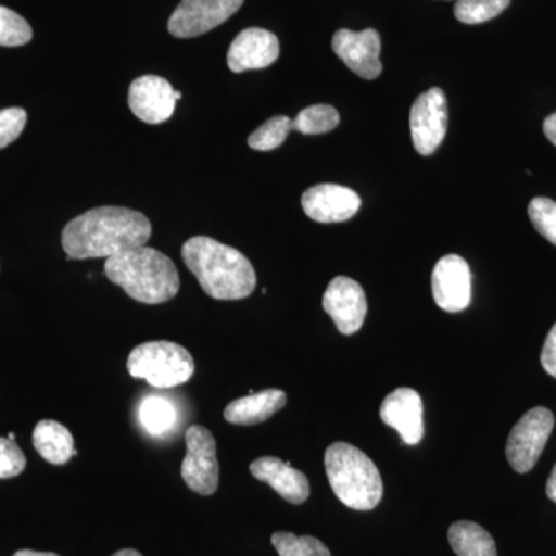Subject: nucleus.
I'll use <instances>...</instances> for the list:
<instances>
[{"label":"nucleus","mask_w":556,"mask_h":556,"mask_svg":"<svg viewBox=\"0 0 556 556\" xmlns=\"http://www.w3.org/2000/svg\"><path fill=\"white\" fill-rule=\"evenodd\" d=\"M152 225L144 214L127 207L90 208L62 230V248L68 260L109 258L129 249L146 247Z\"/></svg>","instance_id":"f257e3e1"},{"label":"nucleus","mask_w":556,"mask_h":556,"mask_svg":"<svg viewBox=\"0 0 556 556\" xmlns=\"http://www.w3.org/2000/svg\"><path fill=\"white\" fill-rule=\"evenodd\" d=\"M181 255L208 298L247 299L257 287L254 266L239 249L208 237H192L182 247Z\"/></svg>","instance_id":"f03ea898"},{"label":"nucleus","mask_w":556,"mask_h":556,"mask_svg":"<svg viewBox=\"0 0 556 556\" xmlns=\"http://www.w3.org/2000/svg\"><path fill=\"white\" fill-rule=\"evenodd\" d=\"M104 270L112 283L146 305L169 302L179 291L177 266L153 248L139 247L113 255L105 260Z\"/></svg>","instance_id":"7ed1b4c3"},{"label":"nucleus","mask_w":556,"mask_h":556,"mask_svg":"<svg viewBox=\"0 0 556 556\" xmlns=\"http://www.w3.org/2000/svg\"><path fill=\"white\" fill-rule=\"evenodd\" d=\"M325 470L332 492L346 507L368 511L379 506L382 477L362 450L348 442H334L325 452Z\"/></svg>","instance_id":"20e7f679"},{"label":"nucleus","mask_w":556,"mask_h":556,"mask_svg":"<svg viewBox=\"0 0 556 556\" xmlns=\"http://www.w3.org/2000/svg\"><path fill=\"white\" fill-rule=\"evenodd\" d=\"M131 378L155 388H174L188 382L195 372L192 354L178 343L146 342L135 346L127 358Z\"/></svg>","instance_id":"39448f33"},{"label":"nucleus","mask_w":556,"mask_h":556,"mask_svg":"<svg viewBox=\"0 0 556 556\" xmlns=\"http://www.w3.org/2000/svg\"><path fill=\"white\" fill-rule=\"evenodd\" d=\"M555 427L554 413L544 407L529 409L511 428L506 445L508 464L517 473H529L536 466Z\"/></svg>","instance_id":"423d86ee"},{"label":"nucleus","mask_w":556,"mask_h":556,"mask_svg":"<svg viewBox=\"0 0 556 556\" xmlns=\"http://www.w3.org/2000/svg\"><path fill=\"white\" fill-rule=\"evenodd\" d=\"M185 460L181 464V478L192 492L211 496L217 492L219 466L217 442L207 428L192 426L186 431Z\"/></svg>","instance_id":"0eeeda50"},{"label":"nucleus","mask_w":556,"mask_h":556,"mask_svg":"<svg viewBox=\"0 0 556 556\" xmlns=\"http://www.w3.org/2000/svg\"><path fill=\"white\" fill-rule=\"evenodd\" d=\"M448 126L447 98L439 87L419 94L409 113V130L416 152L430 156L444 141Z\"/></svg>","instance_id":"6e6552de"},{"label":"nucleus","mask_w":556,"mask_h":556,"mask_svg":"<svg viewBox=\"0 0 556 556\" xmlns=\"http://www.w3.org/2000/svg\"><path fill=\"white\" fill-rule=\"evenodd\" d=\"M244 0H181L169 20L172 36L197 38L225 24L240 10Z\"/></svg>","instance_id":"1a4fd4ad"},{"label":"nucleus","mask_w":556,"mask_h":556,"mask_svg":"<svg viewBox=\"0 0 556 556\" xmlns=\"http://www.w3.org/2000/svg\"><path fill=\"white\" fill-rule=\"evenodd\" d=\"M324 309L343 336L356 334L364 327L368 303L364 288L350 277L332 278L324 295Z\"/></svg>","instance_id":"9d476101"},{"label":"nucleus","mask_w":556,"mask_h":556,"mask_svg":"<svg viewBox=\"0 0 556 556\" xmlns=\"http://www.w3.org/2000/svg\"><path fill=\"white\" fill-rule=\"evenodd\" d=\"M434 302L445 313H460L471 303L470 266L459 255L442 257L431 274Z\"/></svg>","instance_id":"9b49d317"},{"label":"nucleus","mask_w":556,"mask_h":556,"mask_svg":"<svg viewBox=\"0 0 556 556\" xmlns=\"http://www.w3.org/2000/svg\"><path fill=\"white\" fill-rule=\"evenodd\" d=\"M379 33L368 28L364 31H351L343 28L332 36V51L358 78L376 79L382 73L380 62Z\"/></svg>","instance_id":"f8f14e48"},{"label":"nucleus","mask_w":556,"mask_h":556,"mask_svg":"<svg viewBox=\"0 0 556 556\" xmlns=\"http://www.w3.org/2000/svg\"><path fill=\"white\" fill-rule=\"evenodd\" d=\"M380 419L397 431L404 444L417 445L424 439L422 397L413 388H397L388 394L380 407Z\"/></svg>","instance_id":"ddd939ff"},{"label":"nucleus","mask_w":556,"mask_h":556,"mask_svg":"<svg viewBox=\"0 0 556 556\" xmlns=\"http://www.w3.org/2000/svg\"><path fill=\"white\" fill-rule=\"evenodd\" d=\"M362 200L356 190L339 185L313 186L303 193L305 214L317 223H342L353 218L361 208Z\"/></svg>","instance_id":"4468645a"},{"label":"nucleus","mask_w":556,"mask_h":556,"mask_svg":"<svg viewBox=\"0 0 556 556\" xmlns=\"http://www.w3.org/2000/svg\"><path fill=\"white\" fill-rule=\"evenodd\" d=\"M175 90L169 80L148 75L135 79L129 89V108L148 124L166 123L174 115Z\"/></svg>","instance_id":"2eb2a0df"},{"label":"nucleus","mask_w":556,"mask_h":556,"mask_svg":"<svg viewBox=\"0 0 556 556\" xmlns=\"http://www.w3.org/2000/svg\"><path fill=\"white\" fill-rule=\"evenodd\" d=\"M280 42L277 36L263 28H248L230 43L228 65L233 73L269 67L278 60Z\"/></svg>","instance_id":"dca6fc26"},{"label":"nucleus","mask_w":556,"mask_h":556,"mask_svg":"<svg viewBox=\"0 0 556 556\" xmlns=\"http://www.w3.org/2000/svg\"><path fill=\"white\" fill-rule=\"evenodd\" d=\"M249 470L252 477L273 486L289 504L299 506L309 497L311 486L306 475L276 456L258 457Z\"/></svg>","instance_id":"f3484780"},{"label":"nucleus","mask_w":556,"mask_h":556,"mask_svg":"<svg viewBox=\"0 0 556 556\" xmlns=\"http://www.w3.org/2000/svg\"><path fill=\"white\" fill-rule=\"evenodd\" d=\"M287 401L285 391L268 388L230 402L225 409V419L233 426H257L283 409Z\"/></svg>","instance_id":"a211bd4d"},{"label":"nucleus","mask_w":556,"mask_h":556,"mask_svg":"<svg viewBox=\"0 0 556 556\" xmlns=\"http://www.w3.org/2000/svg\"><path fill=\"white\" fill-rule=\"evenodd\" d=\"M33 445L36 452L53 466H64L73 456L78 455L73 434L67 427L56 420H40L33 431Z\"/></svg>","instance_id":"6ab92c4d"},{"label":"nucleus","mask_w":556,"mask_h":556,"mask_svg":"<svg viewBox=\"0 0 556 556\" xmlns=\"http://www.w3.org/2000/svg\"><path fill=\"white\" fill-rule=\"evenodd\" d=\"M448 541L457 556H497L495 540L473 521L450 526Z\"/></svg>","instance_id":"aec40b11"},{"label":"nucleus","mask_w":556,"mask_h":556,"mask_svg":"<svg viewBox=\"0 0 556 556\" xmlns=\"http://www.w3.org/2000/svg\"><path fill=\"white\" fill-rule=\"evenodd\" d=\"M139 422L152 437L169 433L177 422V409L167 399L150 396L142 399L138 409Z\"/></svg>","instance_id":"412c9836"},{"label":"nucleus","mask_w":556,"mask_h":556,"mask_svg":"<svg viewBox=\"0 0 556 556\" xmlns=\"http://www.w3.org/2000/svg\"><path fill=\"white\" fill-rule=\"evenodd\" d=\"M338 110L328 104L311 105L299 113L292 121V130L303 135H321L334 130L339 126Z\"/></svg>","instance_id":"4be33fe9"},{"label":"nucleus","mask_w":556,"mask_h":556,"mask_svg":"<svg viewBox=\"0 0 556 556\" xmlns=\"http://www.w3.org/2000/svg\"><path fill=\"white\" fill-rule=\"evenodd\" d=\"M273 546L278 556H331L329 548L314 536H298L291 532L274 533Z\"/></svg>","instance_id":"5701e85b"},{"label":"nucleus","mask_w":556,"mask_h":556,"mask_svg":"<svg viewBox=\"0 0 556 556\" xmlns=\"http://www.w3.org/2000/svg\"><path fill=\"white\" fill-rule=\"evenodd\" d=\"M292 130V119L288 116L278 115L266 121L257 130L252 131L248 139L249 148L260 150V152H269L280 148L287 141L289 131Z\"/></svg>","instance_id":"b1692460"},{"label":"nucleus","mask_w":556,"mask_h":556,"mask_svg":"<svg viewBox=\"0 0 556 556\" xmlns=\"http://www.w3.org/2000/svg\"><path fill=\"white\" fill-rule=\"evenodd\" d=\"M508 5L510 0H457L455 16L463 24H484L500 16Z\"/></svg>","instance_id":"393cba45"},{"label":"nucleus","mask_w":556,"mask_h":556,"mask_svg":"<svg viewBox=\"0 0 556 556\" xmlns=\"http://www.w3.org/2000/svg\"><path fill=\"white\" fill-rule=\"evenodd\" d=\"M31 38L30 24L16 11L0 7V46L21 47L30 42Z\"/></svg>","instance_id":"a878e982"},{"label":"nucleus","mask_w":556,"mask_h":556,"mask_svg":"<svg viewBox=\"0 0 556 556\" xmlns=\"http://www.w3.org/2000/svg\"><path fill=\"white\" fill-rule=\"evenodd\" d=\"M529 217L533 228L556 247V203L546 197L530 201Z\"/></svg>","instance_id":"bb28decb"},{"label":"nucleus","mask_w":556,"mask_h":556,"mask_svg":"<svg viewBox=\"0 0 556 556\" xmlns=\"http://www.w3.org/2000/svg\"><path fill=\"white\" fill-rule=\"evenodd\" d=\"M27 466V457L16 442L0 438V479L20 477Z\"/></svg>","instance_id":"cd10ccee"},{"label":"nucleus","mask_w":556,"mask_h":556,"mask_svg":"<svg viewBox=\"0 0 556 556\" xmlns=\"http://www.w3.org/2000/svg\"><path fill=\"white\" fill-rule=\"evenodd\" d=\"M27 126V112L21 108L0 110V149H5L21 137Z\"/></svg>","instance_id":"c85d7f7f"},{"label":"nucleus","mask_w":556,"mask_h":556,"mask_svg":"<svg viewBox=\"0 0 556 556\" xmlns=\"http://www.w3.org/2000/svg\"><path fill=\"white\" fill-rule=\"evenodd\" d=\"M541 365H543L547 375L556 379V324L548 332L543 351H541Z\"/></svg>","instance_id":"c756f323"},{"label":"nucleus","mask_w":556,"mask_h":556,"mask_svg":"<svg viewBox=\"0 0 556 556\" xmlns=\"http://www.w3.org/2000/svg\"><path fill=\"white\" fill-rule=\"evenodd\" d=\"M543 130L548 141L556 146V112L552 113L551 116H547V118L544 119Z\"/></svg>","instance_id":"7c9ffc66"},{"label":"nucleus","mask_w":556,"mask_h":556,"mask_svg":"<svg viewBox=\"0 0 556 556\" xmlns=\"http://www.w3.org/2000/svg\"><path fill=\"white\" fill-rule=\"evenodd\" d=\"M546 493L548 500L554 501L556 504V464L554 470H552L551 477H548Z\"/></svg>","instance_id":"2f4dec72"},{"label":"nucleus","mask_w":556,"mask_h":556,"mask_svg":"<svg viewBox=\"0 0 556 556\" xmlns=\"http://www.w3.org/2000/svg\"><path fill=\"white\" fill-rule=\"evenodd\" d=\"M13 556H60L56 554H51V552H36V551H28V548H25V551L16 552Z\"/></svg>","instance_id":"473e14b6"},{"label":"nucleus","mask_w":556,"mask_h":556,"mask_svg":"<svg viewBox=\"0 0 556 556\" xmlns=\"http://www.w3.org/2000/svg\"><path fill=\"white\" fill-rule=\"evenodd\" d=\"M112 556H142L139 554L138 551H135V548H123V551L116 552V554H113Z\"/></svg>","instance_id":"72a5a7b5"},{"label":"nucleus","mask_w":556,"mask_h":556,"mask_svg":"<svg viewBox=\"0 0 556 556\" xmlns=\"http://www.w3.org/2000/svg\"><path fill=\"white\" fill-rule=\"evenodd\" d=\"M182 98V93L179 90H175V100L179 101Z\"/></svg>","instance_id":"f704fd0d"},{"label":"nucleus","mask_w":556,"mask_h":556,"mask_svg":"<svg viewBox=\"0 0 556 556\" xmlns=\"http://www.w3.org/2000/svg\"><path fill=\"white\" fill-rule=\"evenodd\" d=\"M9 439H11V441H14V439H16V437H14V433H10Z\"/></svg>","instance_id":"c9c22d12"}]
</instances>
